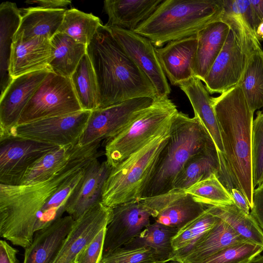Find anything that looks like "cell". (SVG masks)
<instances>
[{
  "label": "cell",
  "mask_w": 263,
  "mask_h": 263,
  "mask_svg": "<svg viewBox=\"0 0 263 263\" xmlns=\"http://www.w3.org/2000/svg\"><path fill=\"white\" fill-rule=\"evenodd\" d=\"M126 53L153 84L159 99L167 98L171 89L156 51L149 40L133 31L109 27Z\"/></svg>",
  "instance_id": "13"
},
{
  "label": "cell",
  "mask_w": 263,
  "mask_h": 263,
  "mask_svg": "<svg viewBox=\"0 0 263 263\" xmlns=\"http://www.w3.org/2000/svg\"><path fill=\"white\" fill-rule=\"evenodd\" d=\"M102 25L100 18L92 13L73 8L66 10L58 32L87 46Z\"/></svg>",
  "instance_id": "36"
},
{
  "label": "cell",
  "mask_w": 263,
  "mask_h": 263,
  "mask_svg": "<svg viewBox=\"0 0 263 263\" xmlns=\"http://www.w3.org/2000/svg\"><path fill=\"white\" fill-rule=\"evenodd\" d=\"M197 42L196 35L156 48L162 69L172 85L178 86L193 77L192 67Z\"/></svg>",
  "instance_id": "19"
},
{
  "label": "cell",
  "mask_w": 263,
  "mask_h": 263,
  "mask_svg": "<svg viewBox=\"0 0 263 263\" xmlns=\"http://www.w3.org/2000/svg\"><path fill=\"white\" fill-rule=\"evenodd\" d=\"M210 207L214 215L225 221L245 239L263 247V231L250 213H246L234 203Z\"/></svg>",
  "instance_id": "34"
},
{
  "label": "cell",
  "mask_w": 263,
  "mask_h": 263,
  "mask_svg": "<svg viewBox=\"0 0 263 263\" xmlns=\"http://www.w3.org/2000/svg\"><path fill=\"white\" fill-rule=\"evenodd\" d=\"M230 30L224 16L200 30L196 35L197 47L192 70L193 76L204 81L212 66L220 52Z\"/></svg>",
  "instance_id": "23"
},
{
  "label": "cell",
  "mask_w": 263,
  "mask_h": 263,
  "mask_svg": "<svg viewBox=\"0 0 263 263\" xmlns=\"http://www.w3.org/2000/svg\"><path fill=\"white\" fill-rule=\"evenodd\" d=\"M188 98L196 116L212 138L219 156H222L223 148L217 120L211 97L202 81L193 77L179 85Z\"/></svg>",
  "instance_id": "27"
},
{
  "label": "cell",
  "mask_w": 263,
  "mask_h": 263,
  "mask_svg": "<svg viewBox=\"0 0 263 263\" xmlns=\"http://www.w3.org/2000/svg\"><path fill=\"white\" fill-rule=\"evenodd\" d=\"M21 19V10L15 3L0 5V90L2 95L12 80L9 71L14 36Z\"/></svg>",
  "instance_id": "28"
},
{
  "label": "cell",
  "mask_w": 263,
  "mask_h": 263,
  "mask_svg": "<svg viewBox=\"0 0 263 263\" xmlns=\"http://www.w3.org/2000/svg\"><path fill=\"white\" fill-rule=\"evenodd\" d=\"M170 130V128L112 167L103 187L102 203L112 208L142 198L167 142Z\"/></svg>",
  "instance_id": "6"
},
{
  "label": "cell",
  "mask_w": 263,
  "mask_h": 263,
  "mask_svg": "<svg viewBox=\"0 0 263 263\" xmlns=\"http://www.w3.org/2000/svg\"><path fill=\"white\" fill-rule=\"evenodd\" d=\"M223 12L224 0H163L134 31L160 47L197 35Z\"/></svg>",
  "instance_id": "4"
},
{
  "label": "cell",
  "mask_w": 263,
  "mask_h": 263,
  "mask_svg": "<svg viewBox=\"0 0 263 263\" xmlns=\"http://www.w3.org/2000/svg\"><path fill=\"white\" fill-rule=\"evenodd\" d=\"M74 221L69 215L64 216L36 231L31 243L25 249L23 263H52Z\"/></svg>",
  "instance_id": "22"
},
{
  "label": "cell",
  "mask_w": 263,
  "mask_h": 263,
  "mask_svg": "<svg viewBox=\"0 0 263 263\" xmlns=\"http://www.w3.org/2000/svg\"><path fill=\"white\" fill-rule=\"evenodd\" d=\"M70 79L82 110L92 111L99 108L97 78L87 53L82 58Z\"/></svg>",
  "instance_id": "32"
},
{
  "label": "cell",
  "mask_w": 263,
  "mask_h": 263,
  "mask_svg": "<svg viewBox=\"0 0 263 263\" xmlns=\"http://www.w3.org/2000/svg\"><path fill=\"white\" fill-rule=\"evenodd\" d=\"M167 263H184L181 261H177V260H173V261H170L168 262Z\"/></svg>",
  "instance_id": "48"
},
{
  "label": "cell",
  "mask_w": 263,
  "mask_h": 263,
  "mask_svg": "<svg viewBox=\"0 0 263 263\" xmlns=\"http://www.w3.org/2000/svg\"><path fill=\"white\" fill-rule=\"evenodd\" d=\"M247 263H263V254L258 255Z\"/></svg>",
  "instance_id": "47"
},
{
  "label": "cell",
  "mask_w": 263,
  "mask_h": 263,
  "mask_svg": "<svg viewBox=\"0 0 263 263\" xmlns=\"http://www.w3.org/2000/svg\"><path fill=\"white\" fill-rule=\"evenodd\" d=\"M230 30L224 44L203 82L209 93H222L237 85L260 41L239 15L224 11Z\"/></svg>",
  "instance_id": "7"
},
{
  "label": "cell",
  "mask_w": 263,
  "mask_h": 263,
  "mask_svg": "<svg viewBox=\"0 0 263 263\" xmlns=\"http://www.w3.org/2000/svg\"><path fill=\"white\" fill-rule=\"evenodd\" d=\"M151 214L142 201H133L112 208L107 226L103 255L123 247L151 224Z\"/></svg>",
  "instance_id": "15"
},
{
  "label": "cell",
  "mask_w": 263,
  "mask_h": 263,
  "mask_svg": "<svg viewBox=\"0 0 263 263\" xmlns=\"http://www.w3.org/2000/svg\"><path fill=\"white\" fill-rule=\"evenodd\" d=\"M101 154L95 148L51 178L30 184H0V236L24 249L35 233L62 217L87 164Z\"/></svg>",
  "instance_id": "1"
},
{
  "label": "cell",
  "mask_w": 263,
  "mask_h": 263,
  "mask_svg": "<svg viewBox=\"0 0 263 263\" xmlns=\"http://www.w3.org/2000/svg\"><path fill=\"white\" fill-rule=\"evenodd\" d=\"M263 247L249 242L230 246L201 263H247L261 254Z\"/></svg>",
  "instance_id": "38"
},
{
  "label": "cell",
  "mask_w": 263,
  "mask_h": 263,
  "mask_svg": "<svg viewBox=\"0 0 263 263\" xmlns=\"http://www.w3.org/2000/svg\"><path fill=\"white\" fill-rule=\"evenodd\" d=\"M256 35L259 41L263 40V22L260 24L256 30Z\"/></svg>",
  "instance_id": "46"
},
{
  "label": "cell",
  "mask_w": 263,
  "mask_h": 263,
  "mask_svg": "<svg viewBox=\"0 0 263 263\" xmlns=\"http://www.w3.org/2000/svg\"><path fill=\"white\" fill-rule=\"evenodd\" d=\"M220 171L218 151L212 142L189 160L177 177L173 189L185 190L213 174L218 176Z\"/></svg>",
  "instance_id": "29"
},
{
  "label": "cell",
  "mask_w": 263,
  "mask_h": 263,
  "mask_svg": "<svg viewBox=\"0 0 263 263\" xmlns=\"http://www.w3.org/2000/svg\"><path fill=\"white\" fill-rule=\"evenodd\" d=\"M99 263H162L148 248L125 249L121 247L103 255Z\"/></svg>",
  "instance_id": "40"
},
{
  "label": "cell",
  "mask_w": 263,
  "mask_h": 263,
  "mask_svg": "<svg viewBox=\"0 0 263 263\" xmlns=\"http://www.w3.org/2000/svg\"><path fill=\"white\" fill-rule=\"evenodd\" d=\"M20 10L21 19L13 40H26L36 37L51 40L58 32L66 9H46L36 6Z\"/></svg>",
  "instance_id": "26"
},
{
  "label": "cell",
  "mask_w": 263,
  "mask_h": 263,
  "mask_svg": "<svg viewBox=\"0 0 263 263\" xmlns=\"http://www.w3.org/2000/svg\"><path fill=\"white\" fill-rule=\"evenodd\" d=\"M178 111L168 98L156 99L123 130L106 141V162L113 167L170 128Z\"/></svg>",
  "instance_id": "8"
},
{
  "label": "cell",
  "mask_w": 263,
  "mask_h": 263,
  "mask_svg": "<svg viewBox=\"0 0 263 263\" xmlns=\"http://www.w3.org/2000/svg\"><path fill=\"white\" fill-rule=\"evenodd\" d=\"M234 204L247 213H250L249 203L243 194L237 188L233 187L230 191Z\"/></svg>",
  "instance_id": "45"
},
{
  "label": "cell",
  "mask_w": 263,
  "mask_h": 263,
  "mask_svg": "<svg viewBox=\"0 0 263 263\" xmlns=\"http://www.w3.org/2000/svg\"><path fill=\"white\" fill-rule=\"evenodd\" d=\"M100 145V143H96L81 146L78 143L59 146L34 162L19 184H30L46 181L64 171L78 158L99 147Z\"/></svg>",
  "instance_id": "21"
},
{
  "label": "cell",
  "mask_w": 263,
  "mask_h": 263,
  "mask_svg": "<svg viewBox=\"0 0 263 263\" xmlns=\"http://www.w3.org/2000/svg\"><path fill=\"white\" fill-rule=\"evenodd\" d=\"M58 147L17 136L0 137V184H19L34 162Z\"/></svg>",
  "instance_id": "12"
},
{
  "label": "cell",
  "mask_w": 263,
  "mask_h": 263,
  "mask_svg": "<svg viewBox=\"0 0 263 263\" xmlns=\"http://www.w3.org/2000/svg\"><path fill=\"white\" fill-rule=\"evenodd\" d=\"M252 159L255 189L260 185L263 177V109L257 111L252 123Z\"/></svg>",
  "instance_id": "39"
},
{
  "label": "cell",
  "mask_w": 263,
  "mask_h": 263,
  "mask_svg": "<svg viewBox=\"0 0 263 263\" xmlns=\"http://www.w3.org/2000/svg\"><path fill=\"white\" fill-rule=\"evenodd\" d=\"M155 100L149 97L135 98L91 111L78 144L84 146L115 137Z\"/></svg>",
  "instance_id": "10"
},
{
  "label": "cell",
  "mask_w": 263,
  "mask_h": 263,
  "mask_svg": "<svg viewBox=\"0 0 263 263\" xmlns=\"http://www.w3.org/2000/svg\"><path fill=\"white\" fill-rule=\"evenodd\" d=\"M25 3L28 5H36L38 7L46 9H65L71 4L68 0H27Z\"/></svg>",
  "instance_id": "44"
},
{
  "label": "cell",
  "mask_w": 263,
  "mask_h": 263,
  "mask_svg": "<svg viewBox=\"0 0 263 263\" xmlns=\"http://www.w3.org/2000/svg\"><path fill=\"white\" fill-rule=\"evenodd\" d=\"M252 111L263 107V50L252 54L238 83Z\"/></svg>",
  "instance_id": "35"
},
{
  "label": "cell",
  "mask_w": 263,
  "mask_h": 263,
  "mask_svg": "<svg viewBox=\"0 0 263 263\" xmlns=\"http://www.w3.org/2000/svg\"><path fill=\"white\" fill-rule=\"evenodd\" d=\"M50 71L41 70L12 79L0 96V137L17 125L24 108Z\"/></svg>",
  "instance_id": "16"
},
{
  "label": "cell",
  "mask_w": 263,
  "mask_h": 263,
  "mask_svg": "<svg viewBox=\"0 0 263 263\" xmlns=\"http://www.w3.org/2000/svg\"><path fill=\"white\" fill-rule=\"evenodd\" d=\"M163 0H105L103 9L108 16L105 25L134 31L146 20Z\"/></svg>",
  "instance_id": "25"
},
{
  "label": "cell",
  "mask_w": 263,
  "mask_h": 263,
  "mask_svg": "<svg viewBox=\"0 0 263 263\" xmlns=\"http://www.w3.org/2000/svg\"><path fill=\"white\" fill-rule=\"evenodd\" d=\"M212 142L211 136L196 116L190 118L178 111L172 119L168 140L142 198L173 189L177 177L189 160Z\"/></svg>",
  "instance_id": "5"
},
{
  "label": "cell",
  "mask_w": 263,
  "mask_h": 263,
  "mask_svg": "<svg viewBox=\"0 0 263 263\" xmlns=\"http://www.w3.org/2000/svg\"><path fill=\"white\" fill-rule=\"evenodd\" d=\"M81 110L70 78L50 71L24 108L17 125Z\"/></svg>",
  "instance_id": "9"
},
{
  "label": "cell",
  "mask_w": 263,
  "mask_h": 263,
  "mask_svg": "<svg viewBox=\"0 0 263 263\" xmlns=\"http://www.w3.org/2000/svg\"><path fill=\"white\" fill-rule=\"evenodd\" d=\"M18 250L11 247L5 240L0 241V263H18Z\"/></svg>",
  "instance_id": "43"
},
{
  "label": "cell",
  "mask_w": 263,
  "mask_h": 263,
  "mask_svg": "<svg viewBox=\"0 0 263 263\" xmlns=\"http://www.w3.org/2000/svg\"><path fill=\"white\" fill-rule=\"evenodd\" d=\"M243 242H250L219 218L214 227L201 237L189 251L172 261L201 263L230 246Z\"/></svg>",
  "instance_id": "24"
},
{
  "label": "cell",
  "mask_w": 263,
  "mask_h": 263,
  "mask_svg": "<svg viewBox=\"0 0 263 263\" xmlns=\"http://www.w3.org/2000/svg\"><path fill=\"white\" fill-rule=\"evenodd\" d=\"M51 59L50 39L36 37L26 40H14L9 68L10 76L14 79L26 73L49 69Z\"/></svg>",
  "instance_id": "20"
},
{
  "label": "cell",
  "mask_w": 263,
  "mask_h": 263,
  "mask_svg": "<svg viewBox=\"0 0 263 263\" xmlns=\"http://www.w3.org/2000/svg\"><path fill=\"white\" fill-rule=\"evenodd\" d=\"M223 154L219 179L230 192L239 190L253 206L252 130L254 113L237 85L213 98Z\"/></svg>",
  "instance_id": "2"
},
{
  "label": "cell",
  "mask_w": 263,
  "mask_h": 263,
  "mask_svg": "<svg viewBox=\"0 0 263 263\" xmlns=\"http://www.w3.org/2000/svg\"><path fill=\"white\" fill-rule=\"evenodd\" d=\"M112 216V208L100 202L86 211L74 223L52 263H74L79 252L103 228Z\"/></svg>",
  "instance_id": "17"
},
{
  "label": "cell",
  "mask_w": 263,
  "mask_h": 263,
  "mask_svg": "<svg viewBox=\"0 0 263 263\" xmlns=\"http://www.w3.org/2000/svg\"><path fill=\"white\" fill-rule=\"evenodd\" d=\"M87 54L97 78L99 108L135 98L157 99L151 80L126 53L105 25L98 28L87 45Z\"/></svg>",
  "instance_id": "3"
},
{
  "label": "cell",
  "mask_w": 263,
  "mask_h": 263,
  "mask_svg": "<svg viewBox=\"0 0 263 263\" xmlns=\"http://www.w3.org/2000/svg\"><path fill=\"white\" fill-rule=\"evenodd\" d=\"M178 230L177 228L155 221L148 225L137 237L123 247L128 249L150 248L155 253L159 261L167 263L173 257L172 241Z\"/></svg>",
  "instance_id": "31"
},
{
  "label": "cell",
  "mask_w": 263,
  "mask_h": 263,
  "mask_svg": "<svg viewBox=\"0 0 263 263\" xmlns=\"http://www.w3.org/2000/svg\"><path fill=\"white\" fill-rule=\"evenodd\" d=\"M263 186V177H262V181L261 182V183H260V185L258 186V187H260V186Z\"/></svg>",
  "instance_id": "49"
},
{
  "label": "cell",
  "mask_w": 263,
  "mask_h": 263,
  "mask_svg": "<svg viewBox=\"0 0 263 263\" xmlns=\"http://www.w3.org/2000/svg\"><path fill=\"white\" fill-rule=\"evenodd\" d=\"M51 59L49 69L62 77L70 78L81 60L87 53V45L64 33L58 32L50 40Z\"/></svg>",
  "instance_id": "30"
},
{
  "label": "cell",
  "mask_w": 263,
  "mask_h": 263,
  "mask_svg": "<svg viewBox=\"0 0 263 263\" xmlns=\"http://www.w3.org/2000/svg\"><path fill=\"white\" fill-rule=\"evenodd\" d=\"M250 214L263 231V186L256 187L253 194V206Z\"/></svg>",
  "instance_id": "42"
},
{
  "label": "cell",
  "mask_w": 263,
  "mask_h": 263,
  "mask_svg": "<svg viewBox=\"0 0 263 263\" xmlns=\"http://www.w3.org/2000/svg\"><path fill=\"white\" fill-rule=\"evenodd\" d=\"M91 111H80L17 125L6 135L30 139L58 146L78 143Z\"/></svg>",
  "instance_id": "11"
},
{
  "label": "cell",
  "mask_w": 263,
  "mask_h": 263,
  "mask_svg": "<svg viewBox=\"0 0 263 263\" xmlns=\"http://www.w3.org/2000/svg\"><path fill=\"white\" fill-rule=\"evenodd\" d=\"M219 219L209 206L200 215L180 228L172 239L174 255L171 261L189 251L201 237L214 227Z\"/></svg>",
  "instance_id": "33"
},
{
  "label": "cell",
  "mask_w": 263,
  "mask_h": 263,
  "mask_svg": "<svg viewBox=\"0 0 263 263\" xmlns=\"http://www.w3.org/2000/svg\"><path fill=\"white\" fill-rule=\"evenodd\" d=\"M106 227L97 235L79 252L74 263H99L103 256Z\"/></svg>",
  "instance_id": "41"
},
{
  "label": "cell",
  "mask_w": 263,
  "mask_h": 263,
  "mask_svg": "<svg viewBox=\"0 0 263 263\" xmlns=\"http://www.w3.org/2000/svg\"><path fill=\"white\" fill-rule=\"evenodd\" d=\"M111 168L106 161L100 162L98 158L87 164L83 176L71 194L66 206V212L74 220L101 202L103 187Z\"/></svg>",
  "instance_id": "18"
},
{
  "label": "cell",
  "mask_w": 263,
  "mask_h": 263,
  "mask_svg": "<svg viewBox=\"0 0 263 263\" xmlns=\"http://www.w3.org/2000/svg\"><path fill=\"white\" fill-rule=\"evenodd\" d=\"M184 190L196 201L207 206L219 207L234 203L230 192L216 174H212Z\"/></svg>",
  "instance_id": "37"
},
{
  "label": "cell",
  "mask_w": 263,
  "mask_h": 263,
  "mask_svg": "<svg viewBox=\"0 0 263 263\" xmlns=\"http://www.w3.org/2000/svg\"><path fill=\"white\" fill-rule=\"evenodd\" d=\"M141 200L155 221L178 230L209 206L196 201L184 190L177 189Z\"/></svg>",
  "instance_id": "14"
}]
</instances>
